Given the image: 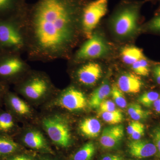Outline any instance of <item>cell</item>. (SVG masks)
I'll return each instance as SVG.
<instances>
[{
    "instance_id": "1",
    "label": "cell",
    "mask_w": 160,
    "mask_h": 160,
    "mask_svg": "<svg viewBox=\"0 0 160 160\" xmlns=\"http://www.w3.org/2000/svg\"><path fill=\"white\" fill-rule=\"evenodd\" d=\"M81 0H38L31 9L33 35L41 50L62 51L71 42L83 7Z\"/></svg>"
},
{
    "instance_id": "2",
    "label": "cell",
    "mask_w": 160,
    "mask_h": 160,
    "mask_svg": "<svg viewBox=\"0 0 160 160\" xmlns=\"http://www.w3.org/2000/svg\"><path fill=\"white\" fill-rule=\"evenodd\" d=\"M141 3L125 2L113 16L112 24L115 33L121 37H127L136 31Z\"/></svg>"
},
{
    "instance_id": "3",
    "label": "cell",
    "mask_w": 160,
    "mask_h": 160,
    "mask_svg": "<svg viewBox=\"0 0 160 160\" xmlns=\"http://www.w3.org/2000/svg\"><path fill=\"white\" fill-rule=\"evenodd\" d=\"M43 128L48 136L56 145L63 148L71 144L70 129L66 120L58 115L51 116L43 120Z\"/></svg>"
},
{
    "instance_id": "4",
    "label": "cell",
    "mask_w": 160,
    "mask_h": 160,
    "mask_svg": "<svg viewBox=\"0 0 160 160\" xmlns=\"http://www.w3.org/2000/svg\"><path fill=\"white\" fill-rule=\"evenodd\" d=\"M109 0H93L83 7L82 20L84 32L88 38L108 11Z\"/></svg>"
},
{
    "instance_id": "5",
    "label": "cell",
    "mask_w": 160,
    "mask_h": 160,
    "mask_svg": "<svg viewBox=\"0 0 160 160\" xmlns=\"http://www.w3.org/2000/svg\"><path fill=\"white\" fill-rule=\"evenodd\" d=\"M78 51L77 57L80 59L98 58L105 55L109 48L105 40L97 34H92Z\"/></svg>"
},
{
    "instance_id": "6",
    "label": "cell",
    "mask_w": 160,
    "mask_h": 160,
    "mask_svg": "<svg viewBox=\"0 0 160 160\" xmlns=\"http://www.w3.org/2000/svg\"><path fill=\"white\" fill-rule=\"evenodd\" d=\"M87 98L82 91L72 87L66 89L58 100L57 104L70 111H79L87 106Z\"/></svg>"
},
{
    "instance_id": "7",
    "label": "cell",
    "mask_w": 160,
    "mask_h": 160,
    "mask_svg": "<svg viewBox=\"0 0 160 160\" xmlns=\"http://www.w3.org/2000/svg\"><path fill=\"white\" fill-rule=\"evenodd\" d=\"M124 135L122 125L106 127L103 130L100 137V145L103 149L107 150L114 149L119 145Z\"/></svg>"
},
{
    "instance_id": "8",
    "label": "cell",
    "mask_w": 160,
    "mask_h": 160,
    "mask_svg": "<svg viewBox=\"0 0 160 160\" xmlns=\"http://www.w3.org/2000/svg\"><path fill=\"white\" fill-rule=\"evenodd\" d=\"M102 70L99 64L89 62L82 66L77 72L79 81L86 86H93L102 76Z\"/></svg>"
},
{
    "instance_id": "9",
    "label": "cell",
    "mask_w": 160,
    "mask_h": 160,
    "mask_svg": "<svg viewBox=\"0 0 160 160\" xmlns=\"http://www.w3.org/2000/svg\"><path fill=\"white\" fill-rule=\"evenodd\" d=\"M128 148L131 156L137 159L151 157L157 152L154 143L146 140H132L128 144Z\"/></svg>"
},
{
    "instance_id": "10",
    "label": "cell",
    "mask_w": 160,
    "mask_h": 160,
    "mask_svg": "<svg viewBox=\"0 0 160 160\" xmlns=\"http://www.w3.org/2000/svg\"><path fill=\"white\" fill-rule=\"evenodd\" d=\"M116 85L123 92L135 94L141 91L143 84L142 80L137 75L127 73L118 78Z\"/></svg>"
},
{
    "instance_id": "11",
    "label": "cell",
    "mask_w": 160,
    "mask_h": 160,
    "mask_svg": "<svg viewBox=\"0 0 160 160\" xmlns=\"http://www.w3.org/2000/svg\"><path fill=\"white\" fill-rule=\"evenodd\" d=\"M0 42L10 47L21 46L23 43L22 36L14 27L8 24H0Z\"/></svg>"
},
{
    "instance_id": "12",
    "label": "cell",
    "mask_w": 160,
    "mask_h": 160,
    "mask_svg": "<svg viewBox=\"0 0 160 160\" xmlns=\"http://www.w3.org/2000/svg\"><path fill=\"white\" fill-rule=\"evenodd\" d=\"M24 143L29 148L46 153H53L39 131L32 130L27 132L23 138Z\"/></svg>"
},
{
    "instance_id": "13",
    "label": "cell",
    "mask_w": 160,
    "mask_h": 160,
    "mask_svg": "<svg viewBox=\"0 0 160 160\" xmlns=\"http://www.w3.org/2000/svg\"><path fill=\"white\" fill-rule=\"evenodd\" d=\"M48 89L47 83L39 78L33 79L24 87L23 92L29 98L37 100L46 93Z\"/></svg>"
},
{
    "instance_id": "14",
    "label": "cell",
    "mask_w": 160,
    "mask_h": 160,
    "mask_svg": "<svg viewBox=\"0 0 160 160\" xmlns=\"http://www.w3.org/2000/svg\"><path fill=\"white\" fill-rule=\"evenodd\" d=\"M111 88L108 80H105L92 93L88 102L89 107L92 109L98 108L101 103L111 95Z\"/></svg>"
},
{
    "instance_id": "15",
    "label": "cell",
    "mask_w": 160,
    "mask_h": 160,
    "mask_svg": "<svg viewBox=\"0 0 160 160\" xmlns=\"http://www.w3.org/2000/svg\"><path fill=\"white\" fill-rule=\"evenodd\" d=\"M81 133L88 138H96L99 135L102 129V125L98 120L94 118H86L79 124Z\"/></svg>"
},
{
    "instance_id": "16",
    "label": "cell",
    "mask_w": 160,
    "mask_h": 160,
    "mask_svg": "<svg viewBox=\"0 0 160 160\" xmlns=\"http://www.w3.org/2000/svg\"><path fill=\"white\" fill-rule=\"evenodd\" d=\"M121 54L124 62L129 65H132L142 58L145 57L141 49L133 46L124 47L122 49Z\"/></svg>"
},
{
    "instance_id": "17",
    "label": "cell",
    "mask_w": 160,
    "mask_h": 160,
    "mask_svg": "<svg viewBox=\"0 0 160 160\" xmlns=\"http://www.w3.org/2000/svg\"><path fill=\"white\" fill-rule=\"evenodd\" d=\"M23 64L16 58L9 59L0 65V75L9 76L19 72L22 69Z\"/></svg>"
},
{
    "instance_id": "18",
    "label": "cell",
    "mask_w": 160,
    "mask_h": 160,
    "mask_svg": "<svg viewBox=\"0 0 160 160\" xmlns=\"http://www.w3.org/2000/svg\"><path fill=\"white\" fill-rule=\"evenodd\" d=\"M96 151L94 143L89 142L71 156L70 160H92Z\"/></svg>"
},
{
    "instance_id": "19",
    "label": "cell",
    "mask_w": 160,
    "mask_h": 160,
    "mask_svg": "<svg viewBox=\"0 0 160 160\" xmlns=\"http://www.w3.org/2000/svg\"><path fill=\"white\" fill-rule=\"evenodd\" d=\"M127 112L130 118L134 121L145 119L149 115V111L144 110L140 105L136 103H132L129 105Z\"/></svg>"
},
{
    "instance_id": "20",
    "label": "cell",
    "mask_w": 160,
    "mask_h": 160,
    "mask_svg": "<svg viewBox=\"0 0 160 160\" xmlns=\"http://www.w3.org/2000/svg\"><path fill=\"white\" fill-rule=\"evenodd\" d=\"M98 114L104 122L110 125H118L122 122L124 118L122 112L117 109L109 112H101Z\"/></svg>"
},
{
    "instance_id": "21",
    "label": "cell",
    "mask_w": 160,
    "mask_h": 160,
    "mask_svg": "<svg viewBox=\"0 0 160 160\" xmlns=\"http://www.w3.org/2000/svg\"><path fill=\"white\" fill-rule=\"evenodd\" d=\"M9 101L12 109L18 114L26 115L30 112L29 106L20 98L15 96H12L10 98Z\"/></svg>"
},
{
    "instance_id": "22",
    "label": "cell",
    "mask_w": 160,
    "mask_h": 160,
    "mask_svg": "<svg viewBox=\"0 0 160 160\" xmlns=\"http://www.w3.org/2000/svg\"><path fill=\"white\" fill-rule=\"evenodd\" d=\"M19 146L15 142L7 138L0 137V155H6L15 152Z\"/></svg>"
},
{
    "instance_id": "23",
    "label": "cell",
    "mask_w": 160,
    "mask_h": 160,
    "mask_svg": "<svg viewBox=\"0 0 160 160\" xmlns=\"http://www.w3.org/2000/svg\"><path fill=\"white\" fill-rule=\"evenodd\" d=\"M111 95L114 103L121 108H125L127 103L124 92L119 89L116 84L112 85L111 87Z\"/></svg>"
},
{
    "instance_id": "24",
    "label": "cell",
    "mask_w": 160,
    "mask_h": 160,
    "mask_svg": "<svg viewBox=\"0 0 160 160\" xmlns=\"http://www.w3.org/2000/svg\"><path fill=\"white\" fill-rule=\"evenodd\" d=\"M131 66L132 70L138 75L147 76L149 74V64L145 57L135 62Z\"/></svg>"
},
{
    "instance_id": "25",
    "label": "cell",
    "mask_w": 160,
    "mask_h": 160,
    "mask_svg": "<svg viewBox=\"0 0 160 160\" xmlns=\"http://www.w3.org/2000/svg\"><path fill=\"white\" fill-rule=\"evenodd\" d=\"M160 96L159 94L157 92H147L140 96L138 101L145 107L149 108L152 106L155 101Z\"/></svg>"
},
{
    "instance_id": "26",
    "label": "cell",
    "mask_w": 160,
    "mask_h": 160,
    "mask_svg": "<svg viewBox=\"0 0 160 160\" xmlns=\"http://www.w3.org/2000/svg\"><path fill=\"white\" fill-rule=\"evenodd\" d=\"M13 126L14 121L10 113L3 112L0 114V131H9Z\"/></svg>"
},
{
    "instance_id": "27",
    "label": "cell",
    "mask_w": 160,
    "mask_h": 160,
    "mask_svg": "<svg viewBox=\"0 0 160 160\" xmlns=\"http://www.w3.org/2000/svg\"><path fill=\"white\" fill-rule=\"evenodd\" d=\"M98 113L114 111L116 109L115 103L109 100H105L98 107Z\"/></svg>"
},
{
    "instance_id": "28",
    "label": "cell",
    "mask_w": 160,
    "mask_h": 160,
    "mask_svg": "<svg viewBox=\"0 0 160 160\" xmlns=\"http://www.w3.org/2000/svg\"><path fill=\"white\" fill-rule=\"evenodd\" d=\"M148 28L152 31L160 32V14L150 21L148 25Z\"/></svg>"
},
{
    "instance_id": "29",
    "label": "cell",
    "mask_w": 160,
    "mask_h": 160,
    "mask_svg": "<svg viewBox=\"0 0 160 160\" xmlns=\"http://www.w3.org/2000/svg\"><path fill=\"white\" fill-rule=\"evenodd\" d=\"M153 143L160 156V128H157L153 132Z\"/></svg>"
},
{
    "instance_id": "30",
    "label": "cell",
    "mask_w": 160,
    "mask_h": 160,
    "mask_svg": "<svg viewBox=\"0 0 160 160\" xmlns=\"http://www.w3.org/2000/svg\"><path fill=\"white\" fill-rule=\"evenodd\" d=\"M16 0H0V11L11 9L15 4Z\"/></svg>"
},
{
    "instance_id": "31",
    "label": "cell",
    "mask_w": 160,
    "mask_h": 160,
    "mask_svg": "<svg viewBox=\"0 0 160 160\" xmlns=\"http://www.w3.org/2000/svg\"><path fill=\"white\" fill-rule=\"evenodd\" d=\"M145 127L142 124L140 126L136 131L130 136L132 140H138L141 139L145 134Z\"/></svg>"
},
{
    "instance_id": "32",
    "label": "cell",
    "mask_w": 160,
    "mask_h": 160,
    "mask_svg": "<svg viewBox=\"0 0 160 160\" xmlns=\"http://www.w3.org/2000/svg\"><path fill=\"white\" fill-rule=\"evenodd\" d=\"M142 124V123L140 122L139 121H134V120L129 123L128 126H127V128H126L127 133L129 134V136L131 135Z\"/></svg>"
},
{
    "instance_id": "33",
    "label": "cell",
    "mask_w": 160,
    "mask_h": 160,
    "mask_svg": "<svg viewBox=\"0 0 160 160\" xmlns=\"http://www.w3.org/2000/svg\"><path fill=\"white\" fill-rule=\"evenodd\" d=\"M100 160H125L122 156L119 154H107L104 155Z\"/></svg>"
},
{
    "instance_id": "34",
    "label": "cell",
    "mask_w": 160,
    "mask_h": 160,
    "mask_svg": "<svg viewBox=\"0 0 160 160\" xmlns=\"http://www.w3.org/2000/svg\"><path fill=\"white\" fill-rule=\"evenodd\" d=\"M153 72L157 82L160 85V65H158L154 67Z\"/></svg>"
},
{
    "instance_id": "35",
    "label": "cell",
    "mask_w": 160,
    "mask_h": 160,
    "mask_svg": "<svg viewBox=\"0 0 160 160\" xmlns=\"http://www.w3.org/2000/svg\"><path fill=\"white\" fill-rule=\"evenodd\" d=\"M154 110L158 113H160V96L153 103Z\"/></svg>"
},
{
    "instance_id": "36",
    "label": "cell",
    "mask_w": 160,
    "mask_h": 160,
    "mask_svg": "<svg viewBox=\"0 0 160 160\" xmlns=\"http://www.w3.org/2000/svg\"><path fill=\"white\" fill-rule=\"evenodd\" d=\"M9 160H33L31 158L24 155L17 156L11 158Z\"/></svg>"
},
{
    "instance_id": "37",
    "label": "cell",
    "mask_w": 160,
    "mask_h": 160,
    "mask_svg": "<svg viewBox=\"0 0 160 160\" xmlns=\"http://www.w3.org/2000/svg\"><path fill=\"white\" fill-rule=\"evenodd\" d=\"M40 160H51L48 159H41Z\"/></svg>"
},
{
    "instance_id": "38",
    "label": "cell",
    "mask_w": 160,
    "mask_h": 160,
    "mask_svg": "<svg viewBox=\"0 0 160 160\" xmlns=\"http://www.w3.org/2000/svg\"><path fill=\"white\" fill-rule=\"evenodd\" d=\"M151 1H155V0H151Z\"/></svg>"
}]
</instances>
